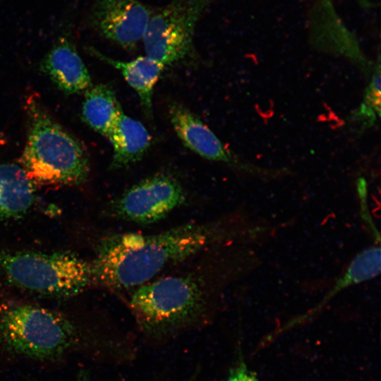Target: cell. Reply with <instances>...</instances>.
Masks as SVG:
<instances>
[{
  "instance_id": "cell-17",
  "label": "cell",
  "mask_w": 381,
  "mask_h": 381,
  "mask_svg": "<svg viewBox=\"0 0 381 381\" xmlns=\"http://www.w3.org/2000/svg\"><path fill=\"white\" fill-rule=\"evenodd\" d=\"M76 381H94L91 377L87 375V373L81 372L80 374L78 376Z\"/></svg>"
},
{
  "instance_id": "cell-13",
  "label": "cell",
  "mask_w": 381,
  "mask_h": 381,
  "mask_svg": "<svg viewBox=\"0 0 381 381\" xmlns=\"http://www.w3.org/2000/svg\"><path fill=\"white\" fill-rule=\"evenodd\" d=\"M35 199V186L22 167L0 162V221L24 216Z\"/></svg>"
},
{
  "instance_id": "cell-18",
  "label": "cell",
  "mask_w": 381,
  "mask_h": 381,
  "mask_svg": "<svg viewBox=\"0 0 381 381\" xmlns=\"http://www.w3.org/2000/svg\"><path fill=\"white\" fill-rule=\"evenodd\" d=\"M199 372H200V369L199 368L196 369V370L193 373V375H191L189 377H188L186 380L183 381H195L199 374Z\"/></svg>"
},
{
  "instance_id": "cell-2",
  "label": "cell",
  "mask_w": 381,
  "mask_h": 381,
  "mask_svg": "<svg viewBox=\"0 0 381 381\" xmlns=\"http://www.w3.org/2000/svg\"><path fill=\"white\" fill-rule=\"evenodd\" d=\"M212 274L202 266L148 282L128 302L138 332L149 345H162L205 326L214 306Z\"/></svg>"
},
{
  "instance_id": "cell-8",
  "label": "cell",
  "mask_w": 381,
  "mask_h": 381,
  "mask_svg": "<svg viewBox=\"0 0 381 381\" xmlns=\"http://www.w3.org/2000/svg\"><path fill=\"white\" fill-rule=\"evenodd\" d=\"M152 12L139 0H94L86 20L102 37L133 50L143 40Z\"/></svg>"
},
{
  "instance_id": "cell-14",
  "label": "cell",
  "mask_w": 381,
  "mask_h": 381,
  "mask_svg": "<svg viewBox=\"0 0 381 381\" xmlns=\"http://www.w3.org/2000/svg\"><path fill=\"white\" fill-rule=\"evenodd\" d=\"M123 111L113 88L107 84L91 86L85 92L82 118L87 126L108 137Z\"/></svg>"
},
{
  "instance_id": "cell-4",
  "label": "cell",
  "mask_w": 381,
  "mask_h": 381,
  "mask_svg": "<svg viewBox=\"0 0 381 381\" xmlns=\"http://www.w3.org/2000/svg\"><path fill=\"white\" fill-rule=\"evenodd\" d=\"M79 341L76 327L57 312L27 303L0 304V347L10 353L55 361Z\"/></svg>"
},
{
  "instance_id": "cell-10",
  "label": "cell",
  "mask_w": 381,
  "mask_h": 381,
  "mask_svg": "<svg viewBox=\"0 0 381 381\" xmlns=\"http://www.w3.org/2000/svg\"><path fill=\"white\" fill-rule=\"evenodd\" d=\"M168 114L175 133L188 148L205 159L243 168L212 131L188 109L172 103Z\"/></svg>"
},
{
  "instance_id": "cell-15",
  "label": "cell",
  "mask_w": 381,
  "mask_h": 381,
  "mask_svg": "<svg viewBox=\"0 0 381 381\" xmlns=\"http://www.w3.org/2000/svg\"><path fill=\"white\" fill-rule=\"evenodd\" d=\"M358 118L364 119L368 125L374 123L380 116V65L378 63L366 90L363 102L356 112Z\"/></svg>"
},
{
  "instance_id": "cell-5",
  "label": "cell",
  "mask_w": 381,
  "mask_h": 381,
  "mask_svg": "<svg viewBox=\"0 0 381 381\" xmlns=\"http://www.w3.org/2000/svg\"><path fill=\"white\" fill-rule=\"evenodd\" d=\"M0 270L15 286L52 298L73 296L92 284L90 262L71 252L0 250Z\"/></svg>"
},
{
  "instance_id": "cell-16",
  "label": "cell",
  "mask_w": 381,
  "mask_h": 381,
  "mask_svg": "<svg viewBox=\"0 0 381 381\" xmlns=\"http://www.w3.org/2000/svg\"><path fill=\"white\" fill-rule=\"evenodd\" d=\"M222 381H259L241 359L230 370L229 375Z\"/></svg>"
},
{
  "instance_id": "cell-3",
  "label": "cell",
  "mask_w": 381,
  "mask_h": 381,
  "mask_svg": "<svg viewBox=\"0 0 381 381\" xmlns=\"http://www.w3.org/2000/svg\"><path fill=\"white\" fill-rule=\"evenodd\" d=\"M28 133L20 167L41 186H72L83 183L90 171L87 150L57 123L38 99L26 104Z\"/></svg>"
},
{
  "instance_id": "cell-6",
  "label": "cell",
  "mask_w": 381,
  "mask_h": 381,
  "mask_svg": "<svg viewBox=\"0 0 381 381\" xmlns=\"http://www.w3.org/2000/svg\"><path fill=\"white\" fill-rule=\"evenodd\" d=\"M213 0H171L152 15L143 38L146 56L171 66L192 56L195 28Z\"/></svg>"
},
{
  "instance_id": "cell-7",
  "label": "cell",
  "mask_w": 381,
  "mask_h": 381,
  "mask_svg": "<svg viewBox=\"0 0 381 381\" xmlns=\"http://www.w3.org/2000/svg\"><path fill=\"white\" fill-rule=\"evenodd\" d=\"M187 195L182 184L167 174H157L133 185L110 204L113 217L126 222L150 224L181 206Z\"/></svg>"
},
{
  "instance_id": "cell-11",
  "label": "cell",
  "mask_w": 381,
  "mask_h": 381,
  "mask_svg": "<svg viewBox=\"0 0 381 381\" xmlns=\"http://www.w3.org/2000/svg\"><path fill=\"white\" fill-rule=\"evenodd\" d=\"M87 50L97 59L120 71L126 82L138 95L145 111L151 115L154 87L165 66L146 55L123 61L110 58L93 47H87Z\"/></svg>"
},
{
  "instance_id": "cell-9",
  "label": "cell",
  "mask_w": 381,
  "mask_h": 381,
  "mask_svg": "<svg viewBox=\"0 0 381 381\" xmlns=\"http://www.w3.org/2000/svg\"><path fill=\"white\" fill-rule=\"evenodd\" d=\"M40 68L66 95L85 92L92 86L89 72L66 34L61 35L48 51Z\"/></svg>"
},
{
  "instance_id": "cell-12",
  "label": "cell",
  "mask_w": 381,
  "mask_h": 381,
  "mask_svg": "<svg viewBox=\"0 0 381 381\" xmlns=\"http://www.w3.org/2000/svg\"><path fill=\"white\" fill-rule=\"evenodd\" d=\"M107 138L113 147L111 168L127 167L140 161L151 145L152 137L145 126L123 112Z\"/></svg>"
},
{
  "instance_id": "cell-1",
  "label": "cell",
  "mask_w": 381,
  "mask_h": 381,
  "mask_svg": "<svg viewBox=\"0 0 381 381\" xmlns=\"http://www.w3.org/2000/svg\"><path fill=\"white\" fill-rule=\"evenodd\" d=\"M229 235L222 222L190 223L155 234H116L99 243L92 284L113 291L138 287L169 265L206 251Z\"/></svg>"
}]
</instances>
